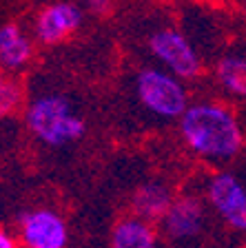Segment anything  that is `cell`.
Masks as SVG:
<instances>
[{"instance_id":"obj_1","label":"cell","mask_w":246,"mask_h":248,"mask_svg":"<svg viewBox=\"0 0 246 248\" xmlns=\"http://www.w3.org/2000/svg\"><path fill=\"white\" fill-rule=\"evenodd\" d=\"M180 138L186 149L209 164L231 162L244 149V129L233 108L213 100L186 107L178 120Z\"/></svg>"},{"instance_id":"obj_2","label":"cell","mask_w":246,"mask_h":248,"mask_svg":"<svg viewBox=\"0 0 246 248\" xmlns=\"http://www.w3.org/2000/svg\"><path fill=\"white\" fill-rule=\"evenodd\" d=\"M25 124L29 133L51 149H62L84 138L87 120L76 111V104L67 93H38L27 102Z\"/></svg>"},{"instance_id":"obj_3","label":"cell","mask_w":246,"mask_h":248,"mask_svg":"<svg viewBox=\"0 0 246 248\" xmlns=\"http://www.w3.org/2000/svg\"><path fill=\"white\" fill-rule=\"evenodd\" d=\"M133 93L140 107L160 120H180L189 107L184 80L164 67H142L133 76Z\"/></svg>"},{"instance_id":"obj_4","label":"cell","mask_w":246,"mask_h":248,"mask_svg":"<svg viewBox=\"0 0 246 248\" xmlns=\"http://www.w3.org/2000/svg\"><path fill=\"white\" fill-rule=\"evenodd\" d=\"M151 56L160 62V67L175 73L182 80H195L202 76L204 62L195 45L175 27H160L147 38Z\"/></svg>"},{"instance_id":"obj_5","label":"cell","mask_w":246,"mask_h":248,"mask_svg":"<svg viewBox=\"0 0 246 248\" xmlns=\"http://www.w3.org/2000/svg\"><path fill=\"white\" fill-rule=\"evenodd\" d=\"M204 200L229 228L246 232V186L231 170H217L206 180Z\"/></svg>"},{"instance_id":"obj_6","label":"cell","mask_w":246,"mask_h":248,"mask_svg":"<svg viewBox=\"0 0 246 248\" xmlns=\"http://www.w3.org/2000/svg\"><path fill=\"white\" fill-rule=\"evenodd\" d=\"M206 224H209L206 200H202L200 195H180L173 200L160 226L171 244L189 246L204 235Z\"/></svg>"},{"instance_id":"obj_7","label":"cell","mask_w":246,"mask_h":248,"mask_svg":"<svg viewBox=\"0 0 246 248\" xmlns=\"http://www.w3.org/2000/svg\"><path fill=\"white\" fill-rule=\"evenodd\" d=\"M20 244L25 248H67L69 228L53 208H33L20 215Z\"/></svg>"},{"instance_id":"obj_8","label":"cell","mask_w":246,"mask_h":248,"mask_svg":"<svg viewBox=\"0 0 246 248\" xmlns=\"http://www.w3.org/2000/svg\"><path fill=\"white\" fill-rule=\"evenodd\" d=\"M84 14L76 2H51L36 18V38L42 45H58L80 29Z\"/></svg>"},{"instance_id":"obj_9","label":"cell","mask_w":246,"mask_h":248,"mask_svg":"<svg viewBox=\"0 0 246 248\" xmlns=\"http://www.w3.org/2000/svg\"><path fill=\"white\" fill-rule=\"evenodd\" d=\"M175 200V193L164 180H147L131 195V213L151 224H160Z\"/></svg>"},{"instance_id":"obj_10","label":"cell","mask_w":246,"mask_h":248,"mask_svg":"<svg viewBox=\"0 0 246 248\" xmlns=\"http://www.w3.org/2000/svg\"><path fill=\"white\" fill-rule=\"evenodd\" d=\"M109 248H160V235L151 222L131 213L113 226Z\"/></svg>"},{"instance_id":"obj_11","label":"cell","mask_w":246,"mask_h":248,"mask_svg":"<svg viewBox=\"0 0 246 248\" xmlns=\"http://www.w3.org/2000/svg\"><path fill=\"white\" fill-rule=\"evenodd\" d=\"M215 80L220 89L235 100H246V49H229L215 62Z\"/></svg>"},{"instance_id":"obj_12","label":"cell","mask_w":246,"mask_h":248,"mask_svg":"<svg viewBox=\"0 0 246 248\" xmlns=\"http://www.w3.org/2000/svg\"><path fill=\"white\" fill-rule=\"evenodd\" d=\"M33 56V42L22 33L14 22L0 27V67L7 71H18Z\"/></svg>"},{"instance_id":"obj_13","label":"cell","mask_w":246,"mask_h":248,"mask_svg":"<svg viewBox=\"0 0 246 248\" xmlns=\"http://www.w3.org/2000/svg\"><path fill=\"white\" fill-rule=\"evenodd\" d=\"M22 102V87L14 80H7L5 87L0 89V118L9 115L11 111L20 107Z\"/></svg>"},{"instance_id":"obj_14","label":"cell","mask_w":246,"mask_h":248,"mask_svg":"<svg viewBox=\"0 0 246 248\" xmlns=\"http://www.w3.org/2000/svg\"><path fill=\"white\" fill-rule=\"evenodd\" d=\"M87 9L93 16H104L111 11V0H87Z\"/></svg>"},{"instance_id":"obj_15","label":"cell","mask_w":246,"mask_h":248,"mask_svg":"<svg viewBox=\"0 0 246 248\" xmlns=\"http://www.w3.org/2000/svg\"><path fill=\"white\" fill-rule=\"evenodd\" d=\"M0 248H18V242L14 239V235L2 226H0Z\"/></svg>"},{"instance_id":"obj_16","label":"cell","mask_w":246,"mask_h":248,"mask_svg":"<svg viewBox=\"0 0 246 248\" xmlns=\"http://www.w3.org/2000/svg\"><path fill=\"white\" fill-rule=\"evenodd\" d=\"M5 82H7V80H5V76H2V73H0V89L5 87Z\"/></svg>"},{"instance_id":"obj_17","label":"cell","mask_w":246,"mask_h":248,"mask_svg":"<svg viewBox=\"0 0 246 248\" xmlns=\"http://www.w3.org/2000/svg\"><path fill=\"white\" fill-rule=\"evenodd\" d=\"M242 2V9H244V16H246V0H240Z\"/></svg>"}]
</instances>
